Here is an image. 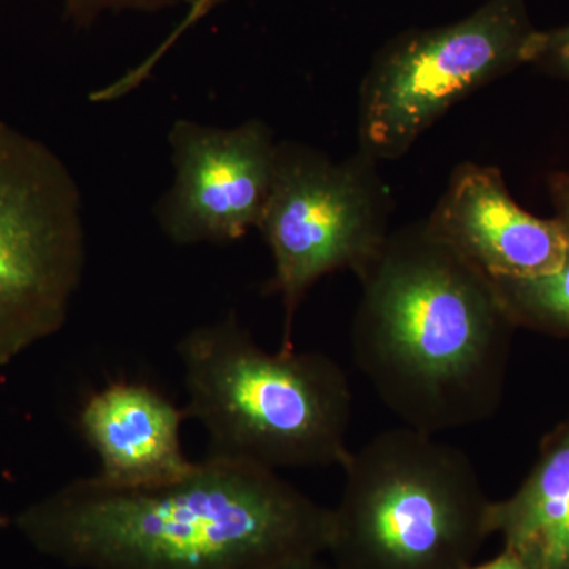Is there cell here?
I'll use <instances>...</instances> for the list:
<instances>
[{
	"instance_id": "1",
	"label": "cell",
	"mask_w": 569,
	"mask_h": 569,
	"mask_svg": "<svg viewBox=\"0 0 569 569\" xmlns=\"http://www.w3.org/2000/svg\"><path fill=\"white\" fill-rule=\"evenodd\" d=\"M37 552L78 569H269L321 556L331 508L279 471L206 456L187 477L151 489L80 478L14 519Z\"/></svg>"
},
{
	"instance_id": "2",
	"label": "cell",
	"mask_w": 569,
	"mask_h": 569,
	"mask_svg": "<svg viewBox=\"0 0 569 569\" xmlns=\"http://www.w3.org/2000/svg\"><path fill=\"white\" fill-rule=\"evenodd\" d=\"M356 277L351 355L383 406L430 436L496 417L518 329L496 282L425 220Z\"/></svg>"
},
{
	"instance_id": "3",
	"label": "cell",
	"mask_w": 569,
	"mask_h": 569,
	"mask_svg": "<svg viewBox=\"0 0 569 569\" xmlns=\"http://www.w3.org/2000/svg\"><path fill=\"white\" fill-rule=\"evenodd\" d=\"M176 350L183 410L206 430L209 458L272 471L346 463L353 395L331 356L271 353L234 316L198 326Z\"/></svg>"
},
{
	"instance_id": "4",
	"label": "cell",
	"mask_w": 569,
	"mask_h": 569,
	"mask_svg": "<svg viewBox=\"0 0 569 569\" xmlns=\"http://www.w3.org/2000/svg\"><path fill=\"white\" fill-rule=\"evenodd\" d=\"M331 508L336 569H467L490 537V503L462 449L397 427L351 451Z\"/></svg>"
},
{
	"instance_id": "5",
	"label": "cell",
	"mask_w": 569,
	"mask_h": 569,
	"mask_svg": "<svg viewBox=\"0 0 569 569\" xmlns=\"http://www.w3.org/2000/svg\"><path fill=\"white\" fill-rule=\"evenodd\" d=\"M86 253L77 179L43 142L0 122V369L61 331Z\"/></svg>"
},
{
	"instance_id": "6",
	"label": "cell",
	"mask_w": 569,
	"mask_h": 569,
	"mask_svg": "<svg viewBox=\"0 0 569 569\" xmlns=\"http://www.w3.org/2000/svg\"><path fill=\"white\" fill-rule=\"evenodd\" d=\"M527 0H485L451 24L415 29L385 44L359 89L358 151L400 159L467 96L529 62Z\"/></svg>"
},
{
	"instance_id": "7",
	"label": "cell",
	"mask_w": 569,
	"mask_h": 569,
	"mask_svg": "<svg viewBox=\"0 0 569 569\" xmlns=\"http://www.w3.org/2000/svg\"><path fill=\"white\" fill-rule=\"evenodd\" d=\"M391 197L378 162L358 151L342 162L298 142H279L274 183L258 230L274 261L269 290L283 306V350H293L296 312L332 272L358 276L389 233Z\"/></svg>"
},
{
	"instance_id": "8",
	"label": "cell",
	"mask_w": 569,
	"mask_h": 569,
	"mask_svg": "<svg viewBox=\"0 0 569 569\" xmlns=\"http://www.w3.org/2000/svg\"><path fill=\"white\" fill-rule=\"evenodd\" d=\"M168 142L174 176L157 222L171 242L224 246L258 228L279 156L268 123L250 119L220 129L179 119Z\"/></svg>"
},
{
	"instance_id": "9",
	"label": "cell",
	"mask_w": 569,
	"mask_h": 569,
	"mask_svg": "<svg viewBox=\"0 0 569 569\" xmlns=\"http://www.w3.org/2000/svg\"><path fill=\"white\" fill-rule=\"evenodd\" d=\"M429 230L490 279H533L559 269L569 241L556 219L516 203L496 167L463 163L429 219Z\"/></svg>"
},
{
	"instance_id": "10",
	"label": "cell",
	"mask_w": 569,
	"mask_h": 569,
	"mask_svg": "<svg viewBox=\"0 0 569 569\" xmlns=\"http://www.w3.org/2000/svg\"><path fill=\"white\" fill-rule=\"evenodd\" d=\"M187 415L156 388L112 381L82 403L78 425L99 459L97 481L112 489H151L179 481L194 463L182 449Z\"/></svg>"
},
{
	"instance_id": "11",
	"label": "cell",
	"mask_w": 569,
	"mask_h": 569,
	"mask_svg": "<svg viewBox=\"0 0 569 569\" xmlns=\"http://www.w3.org/2000/svg\"><path fill=\"white\" fill-rule=\"evenodd\" d=\"M489 527L530 569H569V415L542 438L519 489L490 503Z\"/></svg>"
},
{
	"instance_id": "12",
	"label": "cell",
	"mask_w": 569,
	"mask_h": 569,
	"mask_svg": "<svg viewBox=\"0 0 569 569\" xmlns=\"http://www.w3.org/2000/svg\"><path fill=\"white\" fill-rule=\"evenodd\" d=\"M492 280L518 328L569 337V253L550 274Z\"/></svg>"
},
{
	"instance_id": "13",
	"label": "cell",
	"mask_w": 569,
	"mask_h": 569,
	"mask_svg": "<svg viewBox=\"0 0 569 569\" xmlns=\"http://www.w3.org/2000/svg\"><path fill=\"white\" fill-rule=\"evenodd\" d=\"M67 14L77 24L88 26L111 13H159L173 9L181 0H61Z\"/></svg>"
},
{
	"instance_id": "14",
	"label": "cell",
	"mask_w": 569,
	"mask_h": 569,
	"mask_svg": "<svg viewBox=\"0 0 569 569\" xmlns=\"http://www.w3.org/2000/svg\"><path fill=\"white\" fill-rule=\"evenodd\" d=\"M527 63L569 81V24L535 32Z\"/></svg>"
},
{
	"instance_id": "15",
	"label": "cell",
	"mask_w": 569,
	"mask_h": 569,
	"mask_svg": "<svg viewBox=\"0 0 569 569\" xmlns=\"http://www.w3.org/2000/svg\"><path fill=\"white\" fill-rule=\"evenodd\" d=\"M548 190L556 217L569 241V171L549 174Z\"/></svg>"
},
{
	"instance_id": "16",
	"label": "cell",
	"mask_w": 569,
	"mask_h": 569,
	"mask_svg": "<svg viewBox=\"0 0 569 569\" xmlns=\"http://www.w3.org/2000/svg\"><path fill=\"white\" fill-rule=\"evenodd\" d=\"M467 569H530L527 567L526 561L520 559L519 556H516L512 550L503 548L497 557H493L492 560L485 561L481 565H471Z\"/></svg>"
},
{
	"instance_id": "17",
	"label": "cell",
	"mask_w": 569,
	"mask_h": 569,
	"mask_svg": "<svg viewBox=\"0 0 569 569\" xmlns=\"http://www.w3.org/2000/svg\"><path fill=\"white\" fill-rule=\"evenodd\" d=\"M269 569H336L332 565L325 563L320 556L296 557V559L282 561Z\"/></svg>"
},
{
	"instance_id": "18",
	"label": "cell",
	"mask_w": 569,
	"mask_h": 569,
	"mask_svg": "<svg viewBox=\"0 0 569 569\" xmlns=\"http://www.w3.org/2000/svg\"><path fill=\"white\" fill-rule=\"evenodd\" d=\"M206 6H211V3L216 2V0H204Z\"/></svg>"
}]
</instances>
